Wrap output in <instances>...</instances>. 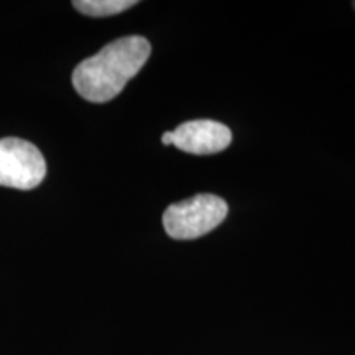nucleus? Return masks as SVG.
Listing matches in <instances>:
<instances>
[{
  "label": "nucleus",
  "instance_id": "39448f33",
  "mask_svg": "<svg viewBox=\"0 0 355 355\" xmlns=\"http://www.w3.org/2000/svg\"><path fill=\"white\" fill-rule=\"evenodd\" d=\"M78 12L87 17H112L137 6L135 0H76L73 2Z\"/></svg>",
  "mask_w": 355,
  "mask_h": 355
},
{
  "label": "nucleus",
  "instance_id": "423d86ee",
  "mask_svg": "<svg viewBox=\"0 0 355 355\" xmlns=\"http://www.w3.org/2000/svg\"><path fill=\"white\" fill-rule=\"evenodd\" d=\"M163 145H173V132H165L162 137Z\"/></svg>",
  "mask_w": 355,
  "mask_h": 355
},
{
  "label": "nucleus",
  "instance_id": "f257e3e1",
  "mask_svg": "<svg viewBox=\"0 0 355 355\" xmlns=\"http://www.w3.org/2000/svg\"><path fill=\"white\" fill-rule=\"evenodd\" d=\"M152 53L148 40L139 35L123 37L105 44L97 55L76 66L73 86L89 102L112 101L123 91L127 83L139 74Z\"/></svg>",
  "mask_w": 355,
  "mask_h": 355
},
{
  "label": "nucleus",
  "instance_id": "7ed1b4c3",
  "mask_svg": "<svg viewBox=\"0 0 355 355\" xmlns=\"http://www.w3.org/2000/svg\"><path fill=\"white\" fill-rule=\"evenodd\" d=\"M46 176V162L40 150L21 139L0 140V186L28 191Z\"/></svg>",
  "mask_w": 355,
  "mask_h": 355
},
{
  "label": "nucleus",
  "instance_id": "20e7f679",
  "mask_svg": "<svg viewBox=\"0 0 355 355\" xmlns=\"http://www.w3.org/2000/svg\"><path fill=\"white\" fill-rule=\"evenodd\" d=\"M232 141L227 125L214 121H191L173 132V145L191 155H214L225 150Z\"/></svg>",
  "mask_w": 355,
  "mask_h": 355
},
{
  "label": "nucleus",
  "instance_id": "0eeeda50",
  "mask_svg": "<svg viewBox=\"0 0 355 355\" xmlns=\"http://www.w3.org/2000/svg\"><path fill=\"white\" fill-rule=\"evenodd\" d=\"M352 6H354V8H355V2H354V3H352Z\"/></svg>",
  "mask_w": 355,
  "mask_h": 355
},
{
  "label": "nucleus",
  "instance_id": "f03ea898",
  "mask_svg": "<svg viewBox=\"0 0 355 355\" xmlns=\"http://www.w3.org/2000/svg\"><path fill=\"white\" fill-rule=\"evenodd\" d=\"M229 206L214 194H198L171 204L163 214L166 234L175 241H193L209 234L227 217Z\"/></svg>",
  "mask_w": 355,
  "mask_h": 355
}]
</instances>
